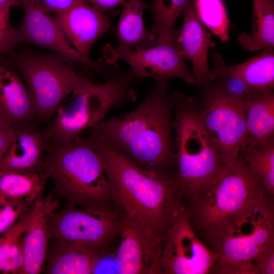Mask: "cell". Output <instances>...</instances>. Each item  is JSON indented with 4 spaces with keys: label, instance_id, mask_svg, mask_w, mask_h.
<instances>
[{
    "label": "cell",
    "instance_id": "1",
    "mask_svg": "<svg viewBox=\"0 0 274 274\" xmlns=\"http://www.w3.org/2000/svg\"><path fill=\"white\" fill-rule=\"evenodd\" d=\"M88 132L84 139L101 158L116 211L139 231L160 271L163 241L182 212L177 174L142 169L100 136Z\"/></svg>",
    "mask_w": 274,
    "mask_h": 274
},
{
    "label": "cell",
    "instance_id": "2",
    "mask_svg": "<svg viewBox=\"0 0 274 274\" xmlns=\"http://www.w3.org/2000/svg\"><path fill=\"white\" fill-rule=\"evenodd\" d=\"M133 111L104 120L88 129L146 170L176 173L174 110L181 93L168 82L155 81Z\"/></svg>",
    "mask_w": 274,
    "mask_h": 274
},
{
    "label": "cell",
    "instance_id": "3",
    "mask_svg": "<svg viewBox=\"0 0 274 274\" xmlns=\"http://www.w3.org/2000/svg\"><path fill=\"white\" fill-rule=\"evenodd\" d=\"M203 242L217 256L212 273L255 274L253 259L274 249L273 195L250 202Z\"/></svg>",
    "mask_w": 274,
    "mask_h": 274
},
{
    "label": "cell",
    "instance_id": "4",
    "mask_svg": "<svg viewBox=\"0 0 274 274\" xmlns=\"http://www.w3.org/2000/svg\"><path fill=\"white\" fill-rule=\"evenodd\" d=\"M40 172L52 181L56 196L68 204L90 208L114 204L101 158L84 138L49 143Z\"/></svg>",
    "mask_w": 274,
    "mask_h": 274
},
{
    "label": "cell",
    "instance_id": "5",
    "mask_svg": "<svg viewBox=\"0 0 274 274\" xmlns=\"http://www.w3.org/2000/svg\"><path fill=\"white\" fill-rule=\"evenodd\" d=\"M268 194L261 179L239 157L213 182L183 197L182 211L203 242L250 202Z\"/></svg>",
    "mask_w": 274,
    "mask_h": 274
},
{
    "label": "cell",
    "instance_id": "6",
    "mask_svg": "<svg viewBox=\"0 0 274 274\" xmlns=\"http://www.w3.org/2000/svg\"><path fill=\"white\" fill-rule=\"evenodd\" d=\"M134 83L130 71L104 83L80 76L70 94L59 105L56 116L44 131L49 143L65 144L80 137L86 129L104 120L114 109L136 99L131 87Z\"/></svg>",
    "mask_w": 274,
    "mask_h": 274
},
{
    "label": "cell",
    "instance_id": "7",
    "mask_svg": "<svg viewBox=\"0 0 274 274\" xmlns=\"http://www.w3.org/2000/svg\"><path fill=\"white\" fill-rule=\"evenodd\" d=\"M173 117L176 172L183 198L213 182L225 167L201 120L198 97L181 93Z\"/></svg>",
    "mask_w": 274,
    "mask_h": 274
},
{
    "label": "cell",
    "instance_id": "8",
    "mask_svg": "<svg viewBox=\"0 0 274 274\" xmlns=\"http://www.w3.org/2000/svg\"><path fill=\"white\" fill-rule=\"evenodd\" d=\"M15 66L26 82L36 117L46 121L70 94L80 78L76 63L57 53L12 54Z\"/></svg>",
    "mask_w": 274,
    "mask_h": 274
},
{
    "label": "cell",
    "instance_id": "9",
    "mask_svg": "<svg viewBox=\"0 0 274 274\" xmlns=\"http://www.w3.org/2000/svg\"><path fill=\"white\" fill-rule=\"evenodd\" d=\"M200 114L225 167L235 164L247 139L245 101L215 80L199 87Z\"/></svg>",
    "mask_w": 274,
    "mask_h": 274
},
{
    "label": "cell",
    "instance_id": "10",
    "mask_svg": "<svg viewBox=\"0 0 274 274\" xmlns=\"http://www.w3.org/2000/svg\"><path fill=\"white\" fill-rule=\"evenodd\" d=\"M51 238L58 248L100 254L119 235L121 218L110 208H82L70 204L48 216Z\"/></svg>",
    "mask_w": 274,
    "mask_h": 274
},
{
    "label": "cell",
    "instance_id": "11",
    "mask_svg": "<svg viewBox=\"0 0 274 274\" xmlns=\"http://www.w3.org/2000/svg\"><path fill=\"white\" fill-rule=\"evenodd\" d=\"M22 6L24 11L23 19L17 28L20 43L53 51L83 64L107 80L121 75L122 71L116 63H109L105 59L93 61L80 54L67 41L40 0H22Z\"/></svg>",
    "mask_w": 274,
    "mask_h": 274
},
{
    "label": "cell",
    "instance_id": "12",
    "mask_svg": "<svg viewBox=\"0 0 274 274\" xmlns=\"http://www.w3.org/2000/svg\"><path fill=\"white\" fill-rule=\"evenodd\" d=\"M103 54L109 63H115L119 59L125 61L130 67L135 83L148 78L160 82L177 78L188 84H196L177 40L138 51H121L107 45Z\"/></svg>",
    "mask_w": 274,
    "mask_h": 274
},
{
    "label": "cell",
    "instance_id": "13",
    "mask_svg": "<svg viewBox=\"0 0 274 274\" xmlns=\"http://www.w3.org/2000/svg\"><path fill=\"white\" fill-rule=\"evenodd\" d=\"M217 259V255L199 238L182 212L163 241L160 273H212Z\"/></svg>",
    "mask_w": 274,
    "mask_h": 274
},
{
    "label": "cell",
    "instance_id": "14",
    "mask_svg": "<svg viewBox=\"0 0 274 274\" xmlns=\"http://www.w3.org/2000/svg\"><path fill=\"white\" fill-rule=\"evenodd\" d=\"M53 18L69 43L87 58L93 45L111 26L107 16L83 0Z\"/></svg>",
    "mask_w": 274,
    "mask_h": 274
},
{
    "label": "cell",
    "instance_id": "15",
    "mask_svg": "<svg viewBox=\"0 0 274 274\" xmlns=\"http://www.w3.org/2000/svg\"><path fill=\"white\" fill-rule=\"evenodd\" d=\"M182 13L183 23L181 29L178 30L177 41L185 60L192 63V74L195 85L199 87L217 79L208 60L209 49L215 44L197 16L192 0L188 2Z\"/></svg>",
    "mask_w": 274,
    "mask_h": 274
},
{
    "label": "cell",
    "instance_id": "16",
    "mask_svg": "<svg viewBox=\"0 0 274 274\" xmlns=\"http://www.w3.org/2000/svg\"><path fill=\"white\" fill-rule=\"evenodd\" d=\"M49 143L44 131L30 123L15 124L12 140L0 160V170L39 173Z\"/></svg>",
    "mask_w": 274,
    "mask_h": 274
},
{
    "label": "cell",
    "instance_id": "17",
    "mask_svg": "<svg viewBox=\"0 0 274 274\" xmlns=\"http://www.w3.org/2000/svg\"><path fill=\"white\" fill-rule=\"evenodd\" d=\"M58 201L52 195L36 201L23 238V265L22 274H38L47 255L51 238L48 215L57 210Z\"/></svg>",
    "mask_w": 274,
    "mask_h": 274
},
{
    "label": "cell",
    "instance_id": "18",
    "mask_svg": "<svg viewBox=\"0 0 274 274\" xmlns=\"http://www.w3.org/2000/svg\"><path fill=\"white\" fill-rule=\"evenodd\" d=\"M212 72L216 77L232 76L241 80L252 94L272 92L274 89V47H266L241 63L228 65L221 54L213 51Z\"/></svg>",
    "mask_w": 274,
    "mask_h": 274
},
{
    "label": "cell",
    "instance_id": "19",
    "mask_svg": "<svg viewBox=\"0 0 274 274\" xmlns=\"http://www.w3.org/2000/svg\"><path fill=\"white\" fill-rule=\"evenodd\" d=\"M0 115L14 124L28 123L36 117L27 88L0 55Z\"/></svg>",
    "mask_w": 274,
    "mask_h": 274
},
{
    "label": "cell",
    "instance_id": "20",
    "mask_svg": "<svg viewBox=\"0 0 274 274\" xmlns=\"http://www.w3.org/2000/svg\"><path fill=\"white\" fill-rule=\"evenodd\" d=\"M120 218V244L112 260L114 273H157L143 237L129 221Z\"/></svg>",
    "mask_w": 274,
    "mask_h": 274
},
{
    "label": "cell",
    "instance_id": "21",
    "mask_svg": "<svg viewBox=\"0 0 274 274\" xmlns=\"http://www.w3.org/2000/svg\"><path fill=\"white\" fill-rule=\"evenodd\" d=\"M116 36V48L121 51H138L156 45L155 38L144 24L143 13L148 6L145 0H128L123 5Z\"/></svg>",
    "mask_w": 274,
    "mask_h": 274
},
{
    "label": "cell",
    "instance_id": "22",
    "mask_svg": "<svg viewBox=\"0 0 274 274\" xmlns=\"http://www.w3.org/2000/svg\"><path fill=\"white\" fill-rule=\"evenodd\" d=\"M247 143L258 147L274 137V93L252 94L246 100Z\"/></svg>",
    "mask_w": 274,
    "mask_h": 274
},
{
    "label": "cell",
    "instance_id": "23",
    "mask_svg": "<svg viewBox=\"0 0 274 274\" xmlns=\"http://www.w3.org/2000/svg\"><path fill=\"white\" fill-rule=\"evenodd\" d=\"M253 4L252 32L241 33L238 42L250 51L274 47V0H253Z\"/></svg>",
    "mask_w": 274,
    "mask_h": 274
},
{
    "label": "cell",
    "instance_id": "24",
    "mask_svg": "<svg viewBox=\"0 0 274 274\" xmlns=\"http://www.w3.org/2000/svg\"><path fill=\"white\" fill-rule=\"evenodd\" d=\"M47 180L40 172L26 174L0 170V199L34 203L42 198Z\"/></svg>",
    "mask_w": 274,
    "mask_h": 274
},
{
    "label": "cell",
    "instance_id": "25",
    "mask_svg": "<svg viewBox=\"0 0 274 274\" xmlns=\"http://www.w3.org/2000/svg\"><path fill=\"white\" fill-rule=\"evenodd\" d=\"M31 208L3 235L0 244L1 273L22 274L23 238L30 219Z\"/></svg>",
    "mask_w": 274,
    "mask_h": 274
},
{
    "label": "cell",
    "instance_id": "26",
    "mask_svg": "<svg viewBox=\"0 0 274 274\" xmlns=\"http://www.w3.org/2000/svg\"><path fill=\"white\" fill-rule=\"evenodd\" d=\"M98 254L79 249L55 247L47 255L45 272L49 274L92 273L95 259Z\"/></svg>",
    "mask_w": 274,
    "mask_h": 274
},
{
    "label": "cell",
    "instance_id": "27",
    "mask_svg": "<svg viewBox=\"0 0 274 274\" xmlns=\"http://www.w3.org/2000/svg\"><path fill=\"white\" fill-rule=\"evenodd\" d=\"M190 0H153L151 13L153 24L151 32L156 44L176 41L178 30L175 24Z\"/></svg>",
    "mask_w": 274,
    "mask_h": 274
},
{
    "label": "cell",
    "instance_id": "28",
    "mask_svg": "<svg viewBox=\"0 0 274 274\" xmlns=\"http://www.w3.org/2000/svg\"><path fill=\"white\" fill-rule=\"evenodd\" d=\"M274 195V137L258 147L244 146L239 157Z\"/></svg>",
    "mask_w": 274,
    "mask_h": 274
},
{
    "label": "cell",
    "instance_id": "29",
    "mask_svg": "<svg viewBox=\"0 0 274 274\" xmlns=\"http://www.w3.org/2000/svg\"><path fill=\"white\" fill-rule=\"evenodd\" d=\"M199 18L223 42L229 40L230 21L223 0H192Z\"/></svg>",
    "mask_w": 274,
    "mask_h": 274
},
{
    "label": "cell",
    "instance_id": "30",
    "mask_svg": "<svg viewBox=\"0 0 274 274\" xmlns=\"http://www.w3.org/2000/svg\"><path fill=\"white\" fill-rule=\"evenodd\" d=\"M33 204L24 200L0 199V236L28 212Z\"/></svg>",
    "mask_w": 274,
    "mask_h": 274
},
{
    "label": "cell",
    "instance_id": "31",
    "mask_svg": "<svg viewBox=\"0 0 274 274\" xmlns=\"http://www.w3.org/2000/svg\"><path fill=\"white\" fill-rule=\"evenodd\" d=\"M19 43L18 30L10 21V15L0 13V55L10 52Z\"/></svg>",
    "mask_w": 274,
    "mask_h": 274
},
{
    "label": "cell",
    "instance_id": "32",
    "mask_svg": "<svg viewBox=\"0 0 274 274\" xmlns=\"http://www.w3.org/2000/svg\"><path fill=\"white\" fill-rule=\"evenodd\" d=\"M216 80L228 93L238 99L245 101L252 94L247 86L235 77L221 76Z\"/></svg>",
    "mask_w": 274,
    "mask_h": 274
},
{
    "label": "cell",
    "instance_id": "33",
    "mask_svg": "<svg viewBox=\"0 0 274 274\" xmlns=\"http://www.w3.org/2000/svg\"><path fill=\"white\" fill-rule=\"evenodd\" d=\"M252 262L256 274H273L274 249L257 256Z\"/></svg>",
    "mask_w": 274,
    "mask_h": 274
},
{
    "label": "cell",
    "instance_id": "34",
    "mask_svg": "<svg viewBox=\"0 0 274 274\" xmlns=\"http://www.w3.org/2000/svg\"><path fill=\"white\" fill-rule=\"evenodd\" d=\"M15 131V124L0 115V160L10 145Z\"/></svg>",
    "mask_w": 274,
    "mask_h": 274
},
{
    "label": "cell",
    "instance_id": "35",
    "mask_svg": "<svg viewBox=\"0 0 274 274\" xmlns=\"http://www.w3.org/2000/svg\"><path fill=\"white\" fill-rule=\"evenodd\" d=\"M47 12L56 14L70 8L80 0H40Z\"/></svg>",
    "mask_w": 274,
    "mask_h": 274
},
{
    "label": "cell",
    "instance_id": "36",
    "mask_svg": "<svg viewBox=\"0 0 274 274\" xmlns=\"http://www.w3.org/2000/svg\"><path fill=\"white\" fill-rule=\"evenodd\" d=\"M98 11L109 12L114 10L118 6L123 5L128 0H83Z\"/></svg>",
    "mask_w": 274,
    "mask_h": 274
},
{
    "label": "cell",
    "instance_id": "37",
    "mask_svg": "<svg viewBox=\"0 0 274 274\" xmlns=\"http://www.w3.org/2000/svg\"><path fill=\"white\" fill-rule=\"evenodd\" d=\"M22 6L19 0H0V13L10 15L11 7Z\"/></svg>",
    "mask_w": 274,
    "mask_h": 274
},
{
    "label": "cell",
    "instance_id": "38",
    "mask_svg": "<svg viewBox=\"0 0 274 274\" xmlns=\"http://www.w3.org/2000/svg\"><path fill=\"white\" fill-rule=\"evenodd\" d=\"M2 239H3V235L0 236V244H1V242H2ZM0 273H1V271H0Z\"/></svg>",
    "mask_w": 274,
    "mask_h": 274
},
{
    "label": "cell",
    "instance_id": "39",
    "mask_svg": "<svg viewBox=\"0 0 274 274\" xmlns=\"http://www.w3.org/2000/svg\"><path fill=\"white\" fill-rule=\"evenodd\" d=\"M19 1H20L22 2V0H19Z\"/></svg>",
    "mask_w": 274,
    "mask_h": 274
}]
</instances>
